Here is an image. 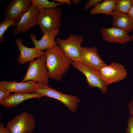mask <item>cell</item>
Instances as JSON below:
<instances>
[{"label":"cell","instance_id":"obj_1","mask_svg":"<svg viewBox=\"0 0 133 133\" xmlns=\"http://www.w3.org/2000/svg\"><path fill=\"white\" fill-rule=\"evenodd\" d=\"M45 54L49 78L59 82L73 61L66 55L58 45L46 50Z\"/></svg>","mask_w":133,"mask_h":133},{"label":"cell","instance_id":"obj_2","mask_svg":"<svg viewBox=\"0 0 133 133\" xmlns=\"http://www.w3.org/2000/svg\"><path fill=\"white\" fill-rule=\"evenodd\" d=\"M45 54L30 62L26 75L21 82L32 81L49 86V78Z\"/></svg>","mask_w":133,"mask_h":133},{"label":"cell","instance_id":"obj_3","mask_svg":"<svg viewBox=\"0 0 133 133\" xmlns=\"http://www.w3.org/2000/svg\"><path fill=\"white\" fill-rule=\"evenodd\" d=\"M62 14V9L60 7L39 9L37 16L38 24L42 32L43 33L59 29L61 25Z\"/></svg>","mask_w":133,"mask_h":133},{"label":"cell","instance_id":"obj_4","mask_svg":"<svg viewBox=\"0 0 133 133\" xmlns=\"http://www.w3.org/2000/svg\"><path fill=\"white\" fill-rule=\"evenodd\" d=\"M84 41L83 36L80 35L70 33L64 39L57 38L55 41L66 55L73 61H80L82 55L81 45Z\"/></svg>","mask_w":133,"mask_h":133},{"label":"cell","instance_id":"obj_5","mask_svg":"<svg viewBox=\"0 0 133 133\" xmlns=\"http://www.w3.org/2000/svg\"><path fill=\"white\" fill-rule=\"evenodd\" d=\"M35 92L39 93L44 97L57 100L65 105L69 110L74 112L77 110L78 104L80 101L76 96L65 94L43 84L37 83Z\"/></svg>","mask_w":133,"mask_h":133},{"label":"cell","instance_id":"obj_6","mask_svg":"<svg viewBox=\"0 0 133 133\" xmlns=\"http://www.w3.org/2000/svg\"><path fill=\"white\" fill-rule=\"evenodd\" d=\"M35 124L33 116L28 112H23L9 120L6 127L11 133H32Z\"/></svg>","mask_w":133,"mask_h":133},{"label":"cell","instance_id":"obj_7","mask_svg":"<svg viewBox=\"0 0 133 133\" xmlns=\"http://www.w3.org/2000/svg\"><path fill=\"white\" fill-rule=\"evenodd\" d=\"M72 64L74 67L85 75L90 87L99 88L103 94L107 92V86L103 80L98 70L86 65L79 61H73Z\"/></svg>","mask_w":133,"mask_h":133},{"label":"cell","instance_id":"obj_8","mask_svg":"<svg viewBox=\"0 0 133 133\" xmlns=\"http://www.w3.org/2000/svg\"><path fill=\"white\" fill-rule=\"evenodd\" d=\"M99 70L107 86L123 80L127 75L126 69L122 65L114 62L102 67Z\"/></svg>","mask_w":133,"mask_h":133},{"label":"cell","instance_id":"obj_9","mask_svg":"<svg viewBox=\"0 0 133 133\" xmlns=\"http://www.w3.org/2000/svg\"><path fill=\"white\" fill-rule=\"evenodd\" d=\"M39 10V8L31 4L28 10L17 22L13 30L15 35L25 32L38 24L37 16Z\"/></svg>","mask_w":133,"mask_h":133},{"label":"cell","instance_id":"obj_10","mask_svg":"<svg viewBox=\"0 0 133 133\" xmlns=\"http://www.w3.org/2000/svg\"><path fill=\"white\" fill-rule=\"evenodd\" d=\"M31 4L30 0H13L5 8V18L12 19L17 22L28 10Z\"/></svg>","mask_w":133,"mask_h":133},{"label":"cell","instance_id":"obj_11","mask_svg":"<svg viewBox=\"0 0 133 133\" xmlns=\"http://www.w3.org/2000/svg\"><path fill=\"white\" fill-rule=\"evenodd\" d=\"M100 31L104 40L110 43L123 44L133 40L128 33L118 28H103Z\"/></svg>","mask_w":133,"mask_h":133},{"label":"cell","instance_id":"obj_12","mask_svg":"<svg viewBox=\"0 0 133 133\" xmlns=\"http://www.w3.org/2000/svg\"><path fill=\"white\" fill-rule=\"evenodd\" d=\"M79 61L98 70L106 65L98 53L97 48L95 47H82V57Z\"/></svg>","mask_w":133,"mask_h":133},{"label":"cell","instance_id":"obj_13","mask_svg":"<svg viewBox=\"0 0 133 133\" xmlns=\"http://www.w3.org/2000/svg\"><path fill=\"white\" fill-rule=\"evenodd\" d=\"M23 42L22 39L20 38L15 40V43L20 53L17 62L20 64H24L45 54V51L44 50H40L35 47H27L23 45Z\"/></svg>","mask_w":133,"mask_h":133},{"label":"cell","instance_id":"obj_14","mask_svg":"<svg viewBox=\"0 0 133 133\" xmlns=\"http://www.w3.org/2000/svg\"><path fill=\"white\" fill-rule=\"evenodd\" d=\"M59 29L52 30L43 33L41 39L38 40L35 34L32 33L30 35V39L34 44L35 47L41 50L49 49L57 45L55 40L58 34Z\"/></svg>","mask_w":133,"mask_h":133},{"label":"cell","instance_id":"obj_15","mask_svg":"<svg viewBox=\"0 0 133 133\" xmlns=\"http://www.w3.org/2000/svg\"><path fill=\"white\" fill-rule=\"evenodd\" d=\"M37 84V83L32 81L20 83L15 81L0 82V86L3 87L10 93L35 92Z\"/></svg>","mask_w":133,"mask_h":133},{"label":"cell","instance_id":"obj_16","mask_svg":"<svg viewBox=\"0 0 133 133\" xmlns=\"http://www.w3.org/2000/svg\"><path fill=\"white\" fill-rule=\"evenodd\" d=\"M43 97L42 94L37 92L15 93L10 94L0 104L6 108L13 107L28 100L33 98L39 99Z\"/></svg>","mask_w":133,"mask_h":133},{"label":"cell","instance_id":"obj_17","mask_svg":"<svg viewBox=\"0 0 133 133\" xmlns=\"http://www.w3.org/2000/svg\"><path fill=\"white\" fill-rule=\"evenodd\" d=\"M112 16L113 27L123 30L128 33L133 31V21L127 14L113 11Z\"/></svg>","mask_w":133,"mask_h":133},{"label":"cell","instance_id":"obj_18","mask_svg":"<svg viewBox=\"0 0 133 133\" xmlns=\"http://www.w3.org/2000/svg\"><path fill=\"white\" fill-rule=\"evenodd\" d=\"M116 0H104L95 5L90 11L91 15L104 14L111 15L114 10Z\"/></svg>","mask_w":133,"mask_h":133},{"label":"cell","instance_id":"obj_19","mask_svg":"<svg viewBox=\"0 0 133 133\" xmlns=\"http://www.w3.org/2000/svg\"><path fill=\"white\" fill-rule=\"evenodd\" d=\"M31 4L39 9L50 8L57 7L63 5L64 4L53 1H50L47 0H30Z\"/></svg>","mask_w":133,"mask_h":133},{"label":"cell","instance_id":"obj_20","mask_svg":"<svg viewBox=\"0 0 133 133\" xmlns=\"http://www.w3.org/2000/svg\"><path fill=\"white\" fill-rule=\"evenodd\" d=\"M17 22L14 20L9 18H4L0 23V42L4 41V34L7 29L10 27L16 26Z\"/></svg>","mask_w":133,"mask_h":133},{"label":"cell","instance_id":"obj_21","mask_svg":"<svg viewBox=\"0 0 133 133\" xmlns=\"http://www.w3.org/2000/svg\"><path fill=\"white\" fill-rule=\"evenodd\" d=\"M132 6L131 0H116L114 11L127 14Z\"/></svg>","mask_w":133,"mask_h":133},{"label":"cell","instance_id":"obj_22","mask_svg":"<svg viewBox=\"0 0 133 133\" xmlns=\"http://www.w3.org/2000/svg\"><path fill=\"white\" fill-rule=\"evenodd\" d=\"M10 95V92L6 89L0 86V103H1Z\"/></svg>","mask_w":133,"mask_h":133},{"label":"cell","instance_id":"obj_23","mask_svg":"<svg viewBox=\"0 0 133 133\" xmlns=\"http://www.w3.org/2000/svg\"><path fill=\"white\" fill-rule=\"evenodd\" d=\"M102 0H88L83 7L84 10H86L93 6H94L96 4L101 3Z\"/></svg>","mask_w":133,"mask_h":133},{"label":"cell","instance_id":"obj_24","mask_svg":"<svg viewBox=\"0 0 133 133\" xmlns=\"http://www.w3.org/2000/svg\"><path fill=\"white\" fill-rule=\"evenodd\" d=\"M126 133H133V117L131 116L129 118Z\"/></svg>","mask_w":133,"mask_h":133},{"label":"cell","instance_id":"obj_25","mask_svg":"<svg viewBox=\"0 0 133 133\" xmlns=\"http://www.w3.org/2000/svg\"><path fill=\"white\" fill-rule=\"evenodd\" d=\"M0 133H11L10 130L6 127H5L4 123L0 124Z\"/></svg>","mask_w":133,"mask_h":133},{"label":"cell","instance_id":"obj_26","mask_svg":"<svg viewBox=\"0 0 133 133\" xmlns=\"http://www.w3.org/2000/svg\"><path fill=\"white\" fill-rule=\"evenodd\" d=\"M128 108L130 114L133 117V99L128 103Z\"/></svg>","mask_w":133,"mask_h":133},{"label":"cell","instance_id":"obj_27","mask_svg":"<svg viewBox=\"0 0 133 133\" xmlns=\"http://www.w3.org/2000/svg\"><path fill=\"white\" fill-rule=\"evenodd\" d=\"M53 1L64 4H66L69 5L71 4V0H53Z\"/></svg>","mask_w":133,"mask_h":133},{"label":"cell","instance_id":"obj_28","mask_svg":"<svg viewBox=\"0 0 133 133\" xmlns=\"http://www.w3.org/2000/svg\"><path fill=\"white\" fill-rule=\"evenodd\" d=\"M127 14L133 21V6L131 7Z\"/></svg>","mask_w":133,"mask_h":133},{"label":"cell","instance_id":"obj_29","mask_svg":"<svg viewBox=\"0 0 133 133\" xmlns=\"http://www.w3.org/2000/svg\"><path fill=\"white\" fill-rule=\"evenodd\" d=\"M72 1L74 5H77L79 4L82 1V0H72Z\"/></svg>","mask_w":133,"mask_h":133},{"label":"cell","instance_id":"obj_30","mask_svg":"<svg viewBox=\"0 0 133 133\" xmlns=\"http://www.w3.org/2000/svg\"><path fill=\"white\" fill-rule=\"evenodd\" d=\"M132 5L133 6V0H131Z\"/></svg>","mask_w":133,"mask_h":133},{"label":"cell","instance_id":"obj_31","mask_svg":"<svg viewBox=\"0 0 133 133\" xmlns=\"http://www.w3.org/2000/svg\"><path fill=\"white\" fill-rule=\"evenodd\" d=\"M133 38V33L132 35L131 36Z\"/></svg>","mask_w":133,"mask_h":133},{"label":"cell","instance_id":"obj_32","mask_svg":"<svg viewBox=\"0 0 133 133\" xmlns=\"http://www.w3.org/2000/svg\"></svg>","mask_w":133,"mask_h":133}]
</instances>
